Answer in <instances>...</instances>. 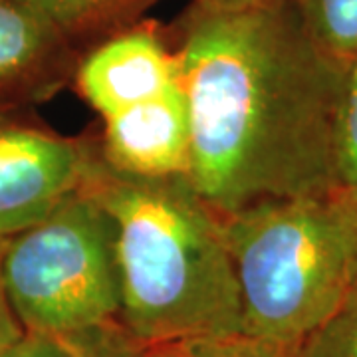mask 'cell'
Instances as JSON below:
<instances>
[{"label": "cell", "mask_w": 357, "mask_h": 357, "mask_svg": "<svg viewBox=\"0 0 357 357\" xmlns=\"http://www.w3.org/2000/svg\"><path fill=\"white\" fill-rule=\"evenodd\" d=\"M167 36L191 107L187 178L218 217L335 191L344 68L316 48L294 0L243 10L191 2Z\"/></svg>", "instance_id": "obj_1"}, {"label": "cell", "mask_w": 357, "mask_h": 357, "mask_svg": "<svg viewBox=\"0 0 357 357\" xmlns=\"http://www.w3.org/2000/svg\"><path fill=\"white\" fill-rule=\"evenodd\" d=\"M82 189L114 220L119 324L143 344L243 333V302L217 213L187 175L137 177L93 147Z\"/></svg>", "instance_id": "obj_2"}, {"label": "cell", "mask_w": 357, "mask_h": 357, "mask_svg": "<svg viewBox=\"0 0 357 357\" xmlns=\"http://www.w3.org/2000/svg\"><path fill=\"white\" fill-rule=\"evenodd\" d=\"M220 225L250 337L298 347L356 284L344 191L262 199Z\"/></svg>", "instance_id": "obj_3"}, {"label": "cell", "mask_w": 357, "mask_h": 357, "mask_svg": "<svg viewBox=\"0 0 357 357\" xmlns=\"http://www.w3.org/2000/svg\"><path fill=\"white\" fill-rule=\"evenodd\" d=\"M2 272L24 332L66 337L119 321L114 220L84 189L6 238Z\"/></svg>", "instance_id": "obj_4"}, {"label": "cell", "mask_w": 357, "mask_h": 357, "mask_svg": "<svg viewBox=\"0 0 357 357\" xmlns=\"http://www.w3.org/2000/svg\"><path fill=\"white\" fill-rule=\"evenodd\" d=\"M28 107L0 112V238L38 225L82 189L93 133L68 137Z\"/></svg>", "instance_id": "obj_5"}, {"label": "cell", "mask_w": 357, "mask_h": 357, "mask_svg": "<svg viewBox=\"0 0 357 357\" xmlns=\"http://www.w3.org/2000/svg\"><path fill=\"white\" fill-rule=\"evenodd\" d=\"M177 84L178 62L167 30L141 20L84 52L70 86L103 121Z\"/></svg>", "instance_id": "obj_6"}, {"label": "cell", "mask_w": 357, "mask_h": 357, "mask_svg": "<svg viewBox=\"0 0 357 357\" xmlns=\"http://www.w3.org/2000/svg\"><path fill=\"white\" fill-rule=\"evenodd\" d=\"M96 141L117 171L149 178L189 175L192 123L181 77L165 93L103 119Z\"/></svg>", "instance_id": "obj_7"}, {"label": "cell", "mask_w": 357, "mask_h": 357, "mask_svg": "<svg viewBox=\"0 0 357 357\" xmlns=\"http://www.w3.org/2000/svg\"><path fill=\"white\" fill-rule=\"evenodd\" d=\"M79 54L18 0H0V103L30 107L72 84Z\"/></svg>", "instance_id": "obj_8"}, {"label": "cell", "mask_w": 357, "mask_h": 357, "mask_svg": "<svg viewBox=\"0 0 357 357\" xmlns=\"http://www.w3.org/2000/svg\"><path fill=\"white\" fill-rule=\"evenodd\" d=\"M82 56L103 40L139 24L159 0H18Z\"/></svg>", "instance_id": "obj_9"}, {"label": "cell", "mask_w": 357, "mask_h": 357, "mask_svg": "<svg viewBox=\"0 0 357 357\" xmlns=\"http://www.w3.org/2000/svg\"><path fill=\"white\" fill-rule=\"evenodd\" d=\"M307 36L328 60L345 68L357 58V0H294Z\"/></svg>", "instance_id": "obj_10"}, {"label": "cell", "mask_w": 357, "mask_h": 357, "mask_svg": "<svg viewBox=\"0 0 357 357\" xmlns=\"http://www.w3.org/2000/svg\"><path fill=\"white\" fill-rule=\"evenodd\" d=\"M335 191L357 189V58L342 72L333 129Z\"/></svg>", "instance_id": "obj_11"}, {"label": "cell", "mask_w": 357, "mask_h": 357, "mask_svg": "<svg viewBox=\"0 0 357 357\" xmlns=\"http://www.w3.org/2000/svg\"><path fill=\"white\" fill-rule=\"evenodd\" d=\"M77 357H183L181 344H143L131 337L119 321L62 337Z\"/></svg>", "instance_id": "obj_12"}, {"label": "cell", "mask_w": 357, "mask_h": 357, "mask_svg": "<svg viewBox=\"0 0 357 357\" xmlns=\"http://www.w3.org/2000/svg\"><path fill=\"white\" fill-rule=\"evenodd\" d=\"M296 357H357V282L332 316L298 345Z\"/></svg>", "instance_id": "obj_13"}, {"label": "cell", "mask_w": 357, "mask_h": 357, "mask_svg": "<svg viewBox=\"0 0 357 357\" xmlns=\"http://www.w3.org/2000/svg\"><path fill=\"white\" fill-rule=\"evenodd\" d=\"M298 347L236 333L215 340L183 342V357H296Z\"/></svg>", "instance_id": "obj_14"}, {"label": "cell", "mask_w": 357, "mask_h": 357, "mask_svg": "<svg viewBox=\"0 0 357 357\" xmlns=\"http://www.w3.org/2000/svg\"><path fill=\"white\" fill-rule=\"evenodd\" d=\"M0 357H77V354L62 337L24 332L20 340H16L0 354Z\"/></svg>", "instance_id": "obj_15"}, {"label": "cell", "mask_w": 357, "mask_h": 357, "mask_svg": "<svg viewBox=\"0 0 357 357\" xmlns=\"http://www.w3.org/2000/svg\"><path fill=\"white\" fill-rule=\"evenodd\" d=\"M4 246L6 238H0V354L22 337L24 328L14 314L13 304L8 300L6 284H4V272H2V260H4Z\"/></svg>", "instance_id": "obj_16"}, {"label": "cell", "mask_w": 357, "mask_h": 357, "mask_svg": "<svg viewBox=\"0 0 357 357\" xmlns=\"http://www.w3.org/2000/svg\"><path fill=\"white\" fill-rule=\"evenodd\" d=\"M195 4L211 8V10H243V8H256V6H272L288 0H192Z\"/></svg>", "instance_id": "obj_17"}, {"label": "cell", "mask_w": 357, "mask_h": 357, "mask_svg": "<svg viewBox=\"0 0 357 357\" xmlns=\"http://www.w3.org/2000/svg\"><path fill=\"white\" fill-rule=\"evenodd\" d=\"M349 206V215H351V230H354V274L357 282V189L354 191H344Z\"/></svg>", "instance_id": "obj_18"}, {"label": "cell", "mask_w": 357, "mask_h": 357, "mask_svg": "<svg viewBox=\"0 0 357 357\" xmlns=\"http://www.w3.org/2000/svg\"><path fill=\"white\" fill-rule=\"evenodd\" d=\"M4 109H16V107H8V105H2V103H0V112H4ZM18 109H20V107H18Z\"/></svg>", "instance_id": "obj_19"}]
</instances>
